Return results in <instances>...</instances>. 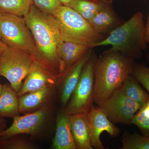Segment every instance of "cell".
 <instances>
[{
	"label": "cell",
	"mask_w": 149,
	"mask_h": 149,
	"mask_svg": "<svg viewBox=\"0 0 149 149\" xmlns=\"http://www.w3.org/2000/svg\"><path fill=\"white\" fill-rule=\"evenodd\" d=\"M24 18L35 42L34 61L58 76L57 49L63 40L55 18L53 15L45 13L32 5Z\"/></svg>",
	"instance_id": "obj_1"
},
{
	"label": "cell",
	"mask_w": 149,
	"mask_h": 149,
	"mask_svg": "<svg viewBox=\"0 0 149 149\" xmlns=\"http://www.w3.org/2000/svg\"><path fill=\"white\" fill-rule=\"evenodd\" d=\"M134 61L118 52L104 51L97 57L95 65L94 100L98 106L120 88L131 74Z\"/></svg>",
	"instance_id": "obj_2"
},
{
	"label": "cell",
	"mask_w": 149,
	"mask_h": 149,
	"mask_svg": "<svg viewBox=\"0 0 149 149\" xmlns=\"http://www.w3.org/2000/svg\"><path fill=\"white\" fill-rule=\"evenodd\" d=\"M144 15L136 12L127 21L111 32L95 47L111 45L106 52H118L135 60L141 58L143 51L148 49L145 35Z\"/></svg>",
	"instance_id": "obj_3"
},
{
	"label": "cell",
	"mask_w": 149,
	"mask_h": 149,
	"mask_svg": "<svg viewBox=\"0 0 149 149\" xmlns=\"http://www.w3.org/2000/svg\"><path fill=\"white\" fill-rule=\"evenodd\" d=\"M53 15L64 42L93 48L107 36L96 32L88 20L68 6H61Z\"/></svg>",
	"instance_id": "obj_4"
},
{
	"label": "cell",
	"mask_w": 149,
	"mask_h": 149,
	"mask_svg": "<svg viewBox=\"0 0 149 149\" xmlns=\"http://www.w3.org/2000/svg\"><path fill=\"white\" fill-rule=\"evenodd\" d=\"M0 36L5 45L27 52L34 59L36 54L35 42L24 17L0 13Z\"/></svg>",
	"instance_id": "obj_5"
},
{
	"label": "cell",
	"mask_w": 149,
	"mask_h": 149,
	"mask_svg": "<svg viewBox=\"0 0 149 149\" xmlns=\"http://www.w3.org/2000/svg\"><path fill=\"white\" fill-rule=\"evenodd\" d=\"M34 62L30 54L5 45L0 53V76L7 79L17 93Z\"/></svg>",
	"instance_id": "obj_6"
},
{
	"label": "cell",
	"mask_w": 149,
	"mask_h": 149,
	"mask_svg": "<svg viewBox=\"0 0 149 149\" xmlns=\"http://www.w3.org/2000/svg\"><path fill=\"white\" fill-rule=\"evenodd\" d=\"M97 54L93 51L83 67L80 79L73 91L65 112L70 115L88 113L93 105L95 85V68Z\"/></svg>",
	"instance_id": "obj_7"
},
{
	"label": "cell",
	"mask_w": 149,
	"mask_h": 149,
	"mask_svg": "<svg viewBox=\"0 0 149 149\" xmlns=\"http://www.w3.org/2000/svg\"><path fill=\"white\" fill-rule=\"evenodd\" d=\"M98 107L114 124H129L142 106L124 95L119 88Z\"/></svg>",
	"instance_id": "obj_8"
},
{
	"label": "cell",
	"mask_w": 149,
	"mask_h": 149,
	"mask_svg": "<svg viewBox=\"0 0 149 149\" xmlns=\"http://www.w3.org/2000/svg\"><path fill=\"white\" fill-rule=\"evenodd\" d=\"M49 113V107L45 105L32 113L15 116L13 118L12 125L0 133V139H8L20 134L36 135L45 124Z\"/></svg>",
	"instance_id": "obj_9"
},
{
	"label": "cell",
	"mask_w": 149,
	"mask_h": 149,
	"mask_svg": "<svg viewBox=\"0 0 149 149\" xmlns=\"http://www.w3.org/2000/svg\"><path fill=\"white\" fill-rule=\"evenodd\" d=\"M87 114L91 130V145L93 148L103 149L100 139L102 133L105 131L112 137H117L120 134V129L109 120L98 106L93 105Z\"/></svg>",
	"instance_id": "obj_10"
},
{
	"label": "cell",
	"mask_w": 149,
	"mask_h": 149,
	"mask_svg": "<svg viewBox=\"0 0 149 149\" xmlns=\"http://www.w3.org/2000/svg\"><path fill=\"white\" fill-rule=\"evenodd\" d=\"M58 83L57 75L35 61L17 94L20 97L47 86L55 87Z\"/></svg>",
	"instance_id": "obj_11"
},
{
	"label": "cell",
	"mask_w": 149,
	"mask_h": 149,
	"mask_svg": "<svg viewBox=\"0 0 149 149\" xmlns=\"http://www.w3.org/2000/svg\"><path fill=\"white\" fill-rule=\"evenodd\" d=\"M124 22L115 11L112 0L107 1L103 8L89 21L96 32L105 36Z\"/></svg>",
	"instance_id": "obj_12"
},
{
	"label": "cell",
	"mask_w": 149,
	"mask_h": 149,
	"mask_svg": "<svg viewBox=\"0 0 149 149\" xmlns=\"http://www.w3.org/2000/svg\"><path fill=\"white\" fill-rule=\"evenodd\" d=\"M91 49L88 46L64 41L59 45L57 49L59 81L70 68Z\"/></svg>",
	"instance_id": "obj_13"
},
{
	"label": "cell",
	"mask_w": 149,
	"mask_h": 149,
	"mask_svg": "<svg viewBox=\"0 0 149 149\" xmlns=\"http://www.w3.org/2000/svg\"><path fill=\"white\" fill-rule=\"evenodd\" d=\"M93 51V48L90 49L70 68L60 80L61 100L64 105L68 103L80 79L83 67L90 58Z\"/></svg>",
	"instance_id": "obj_14"
},
{
	"label": "cell",
	"mask_w": 149,
	"mask_h": 149,
	"mask_svg": "<svg viewBox=\"0 0 149 149\" xmlns=\"http://www.w3.org/2000/svg\"><path fill=\"white\" fill-rule=\"evenodd\" d=\"M87 113L70 116V128L77 149H93L91 145V130Z\"/></svg>",
	"instance_id": "obj_15"
},
{
	"label": "cell",
	"mask_w": 149,
	"mask_h": 149,
	"mask_svg": "<svg viewBox=\"0 0 149 149\" xmlns=\"http://www.w3.org/2000/svg\"><path fill=\"white\" fill-rule=\"evenodd\" d=\"M70 116L65 111L57 116L56 133L52 148L77 149L70 128Z\"/></svg>",
	"instance_id": "obj_16"
},
{
	"label": "cell",
	"mask_w": 149,
	"mask_h": 149,
	"mask_svg": "<svg viewBox=\"0 0 149 149\" xmlns=\"http://www.w3.org/2000/svg\"><path fill=\"white\" fill-rule=\"evenodd\" d=\"M54 88V86H47L18 97L19 113L39 109L46 105L52 95Z\"/></svg>",
	"instance_id": "obj_17"
},
{
	"label": "cell",
	"mask_w": 149,
	"mask_h": 149,
	"mask_svg": "<svg viewBox=\"0 0 149 149\" xmlns=\"http://www.w3.org/2000/svg\"><path fill=\"white\" fill-rule=\"evenodd\" d=\"M19 113L17 93L10 84H4L0 97V117L13 118Z\"/></svg>",
	"instance_id": "obj_18"
},
{
	"label": "cell",
	"mask_w": 149,
	"mask_h": 149,
	"mask_svg": "<svg viewBox=\"0 0 149 149\" xmlns=\"http://www.w3.org/2000/svg\"><path fill=\"white\" fill-rule=\"evenodd\" d=\"M106 1L102 0H72L67 6L89 22L103 8Z\"/></svg>",
	"instance_id": "obj_19"
},
{
	"label": "cell",
	"mask_w": 149,
	"mask_h": 149,
	"mask_svg": "<svg viewBox=\"0 0 149 149\" xmlns=\"http://www.w3.org/2000/svg\"><path fill=\"white\" fill-rule=\"evenodd\" d=\"M120 88L124 95L142 106L149 101L148 94L131 74L126 78Z\"/></svg>",
	"instance_id": "obj_20"
},
{
	"label": "cell",
	"mask_w": 149,
	"mask_h": 149,
	"mask_svg": "<svg viewBox=\"0 0 149 149\" xmlns=\"http://www.w3.org/2000/svg\"><path fill=\"white\" fill-rule=\"evenodd\" d=\"M32 5V0H0V13L24 17Z\"/></svg>",
	"instance_id": "obj_21"
},
{
	"label": "cell",
	"mask_w": 149,
	"mask_h": 149,
	"mask_svg": "<svg viewBox=\"0 0 149 149\" xmlns=\"http://www.w3.org/2000/svg\"><path fill=\"white\" fill-rule=\"evenodd\" d=\"M121 149H149V137L125 132L122 139Z\"/></svg>",
	"instance_id": "obj_22"
},
{
	"label": "cell",
	"mask_w": 149,
	"mask_h": 149,
	"mask_svg": "<svg viewBox=\"0 0 149 149\" xmlns=\"http://www.w3.org/2000/svg\"><path fill=\"white\" fill-rule=\"evenodd\" d=\"M130 124L138 127L143 135L149 137V101L136 113Z\"/></svg>",
	"instance_id": "obj_23"
},
{
	"label": "cell",
	"mask_w": 149,
	"mask_h": 149,
	"mask_svg": "<svg viewBox=\"0 0 149 149\" xmlns=\"http://www.w3.org/2000/svg\"><path fill=\"white\" fill-rule=\"evenodd\" d=\"M37 147L31 142L17 136L0 139V149H36Z\"/></svg>",
	"instance_id": "obj_24"
},
{
	"label": "cell",
	"mask_w": 149,
	"mask_h": 149,
	"mask_svg": "<svg viewBox=\"0 0 149 149\" xmlns=\"http://www.w3.org/2000/svg\"><path fill=\"white\" fill-rule=\"evenodd\" d=\"M131 74L149 93V67L135 64Z\"/></svg>",
	"instance_id": "obj_25"
},
{
	"label": "cell",
	"mask_w": 149,
	"mask_h": 149,
	"mask_svg": "<svg viewBox=\"0 0 149 149\" xmlns=\"http://www.w3.org/2000/svg\"><path fill=\"white\" fill-rule=\"evenodd\" d=\"M32 5L48 14L54 13L62 5L60 0H32Z\"/></svg>",
	"instance_id": "obj_26"
},
{
	"label": "cell",
	"mask_w": 149,
	"mask_h": 149,
	"mask_svg": "<svg viewBox=\"0 0 149 149\" xmlns=\"http://www.w3.org/2000/svg\"><path fill=\"white\" fill-rule=\"evenodd\" d=\"M145 35L146 42L147 44L148 45L149 48V15H148V18H147L146 23L145 24ZM147 60L149 65V49L148 56H147Z\"/></svg>",
	"instance_id": "obj_27"
},
{
	"label": "cell",
	"mask_w": 149,
	"mask_h": 149,
	"mask_svg": "<svg viewBox=\"0 0 149 149\" xmlns=\"http://www.w3.org/2000/svg\"><path fill=\"white\" fill-rule=\"evenodd\" d=\"M6 122L4 118L0 117V133L6 129Z\"/></svg>",
	"instance_id": "obj_28"
},
{
	"label": "cell",
	"mask_w": 149,
	"mask_h": 149,
	"mask_svg": "<svg viewBox=\"0 0 149 149\" xmlns=\"http://www.w3.org/2000/svg\"><path fill=\"white\" fill-rule=\"evenodd\" d=\"M72 0H60L62 4V5L65 6H67L70 2Z\"/></svg>",
	"instance_id": "obj_29"
},
{
	"label": "cell",
	"mask_w": 149,
	"mask_h": 149,
	"mask_svg": "<svg viewBox=\"0 0 149 149\" xmlns=\"http://www.w3.org/2000/svg\"><path fill=\"white\" fill-rule=\"evenodd\" d=\"M4 45H5L3 43L1 39V36H0V53H1V52L3 48Z\"/></svg>",
	"instance_id": "obj_30"
},
{
	"label": "cell",
	"mask_w": 149,
	"mask_h": 149,
	"mask_svg": "<svg viewBox=\"0 0 149 149\" xmlns=\"http://www.w3.org/2000/svg\"><path fill=\"white\" fill-rule=\"evenodd\" d=\"M3 87V85L0 83V97H1V94L2 92Z\"/></svg>",
	"instance_id": "obj_31"
},
{
	"label": "cell",
	"mask_w": 149,
	"mask_h": 149,
	"mask_svg": "<svg viewBox=\"0 0 149 149\" xmlns=\"http://www.w3.org/2000/svg\"><path fill=\"white\" fill-rule=\"evenodd\" d=\"M102 1H107V0H102Z\"/></svg>",
	"instance_id": "obj_32"
},
{
	"label": "cell",
	"mask_w": 149,
	"mask_h": 149,
	"mask_svg": "<svg viewBox=\"0 0 149 149\" xmlns=\"http://www.w3.org/2000/svg\"><path fill=\"white\" fill-rule=\"evenodd\" d=\"M143 1H146V0H143Z\"/></svg>",
	"instance_id": "obj_33"
}]
</instances>
